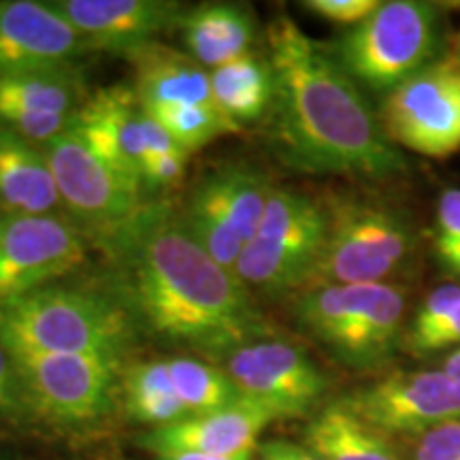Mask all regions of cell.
Wrapping results in <instances>:
<instances>
[{"label":"cell","mask_w":460,"mask_h":460,"mask_svg":"<svg viewBox=\"0 0 460 460\" xmlns=\"http://www.w3.org/2000/svg\"><path fill=\"white\" fill-rule=\"evenodd\" d=\"M267 43L273 139L288 166L373 180L405 171V158L354 79L290 15L269 24Z\"/></svg>","instance_id":"cell-2"},{"label":"cell","mask_w":460,"mask_h":460,"mask_svg":"<svg viewBox=\"0 0 460 460\" xmlns=\"http://www.w3.org/2000/svg\"><path fill=\"white\" fill-rule=\"evenodd\" d=\"M450 348H460V303L458 307L447 315L444 324L430 332L427 339H422L410 354L418 356V358H424V356L444 352V349Z\"/></svg>","instance_id":"cell-33"},{"label":"cell","mask_w":460,"mask_h":460,"mask_svg":"<svg viewBox=\"0 0 460 460\" xmlns=\"http://www.w3.org/2000/svg\"><path fill=\"white\" fill-rule=\"evenodd\" d=\"M261 460H322L307 446L292 444V441H267L258 446Z\"/></svg>","instance_id":"cell-36"},{"label":"cell","mask_w":460,"mask_h":460,"mask_svg":"<svg viewBox=\"0 0 460 460\" xmlns=\"http://www.w3.org/2000/svg\"><path fill=\"white\" fill-rule=\"evenodd\" d=\"M326 237V207L292 188H273L256 234L243 247L237 278L264 295L307 286Z\"/></svg>","instance_id":"cell-7"},{"label":"cell","mask_w":460,"mask_h":460,"mask_svg":"<svg viewBox=\"0 0 460 460\" xmlns=\"http://www.w3.org/2000/svg\"><path fill=\"white\" fill-rule=\"evenodd\" d=\"M410 460H460V418L416 437Z\"/></svg>","instance_id":"cell-30"},{"label":"cell","mask_w":460,"mask_h":460,"mask_svg":"<svg viewBox=\"0 0 460 460\" xmlns=\"http://www.w3.org/2000/svg\"><path fill=\"white\" fill-rule=\"evenodd\" d=\"M407 292L394 284L307 288L295 318L307 335L352 369L386 365L402 348Z\"/></svg>","instance_id":"cell-4"},{"label":"cell","mask_w":460,"mask_h":460,"mask_svg":"<svg viewBox=\"0 0 460 460\" xmlns=\"http://www.w3.org/2000/svg\"><path fill=\"white\" fill-rule=\"evenodd\" d=\"M169 371L188 416L220 411L243 401L226 369L209 362L175 356L169 358Z\"/></svg>","instance_id":"cell-26"},{"label":"cell","mask_w":460,"mask_h":460,"mask_svg":"<svg viewBox=\"0 0 460 460\" xmlns=\"http://www.w3.org/2000/svg\"><path fill=\"white\" fill-rule=\"evenodd\" d=\"M88 256L82 230L62 216H0V303L51 286Z\"/></svg>","instance_id":"cell-12"},{"label":"cell","mask_w":460,"mask_h":460,"mask_svg":"<svg viewBox=\"0 0 460 460\" xmlns=\"http://www.w3.org/2000/svg\"><path fill=\"white\" fill-rule=\"evenodd\" d=\"M135 324L115 296L45 286L0 303V345L9 352L92 354L122 358Z\"/></svg>","instance_id":"cell-3"},{"label":"cell","mask_w":460,"mask_h":460,"mask_svg":"<svg viewBox=\"0 0 460 460\" xmlns=\"http://www.w3.org/2000/svg\"><path fill=\"white\" fill-rule=\"evenodd\" d=\"M60 205L43 147L0 126V211L9 216H51Z\"/></svg>","instance_id":"cell-20"},{"label":"cell","mask_w":460,"mask_h":460,"mask_svg":"<svg viewBox=\"0 0 460 460\" xmlns=\"http://www.w3.org/2000/svg\"><path fill=\"white\" fill-rule=\"evenodd\" d=\"M75 126L102 160L141 183L146 146L143 109L135 88L113 85L99 90L75 115Z\"/></svg>","instance_id":"cell-18"},{"label":"cell","mask_w":460,"mask_h":460,"mask_svg":"<svg viewBox=\"0 0 460 460\" xmlns=\"http://www.w3.org/2000/svg\"><path fill=\"white\" fill-rule=\"evenodd\" d=\"M216 105L234 126L256 122L271 111L275 77L269 60L245 54L220 68L209 71Z\"/></svg>","instance_id":"cell-23"},{"label":"cell","mask_w":460,"mask_h":460,"mask_svg":"<svg viewBox=\"0 0 460 460\" xmlns=\"http://www.w3.org/2000/svg\"><path fill=\"white\" fill-rule=\"evenodd\" d=\"M45 158L54 172L60 203L79 228L96 239L113 233L141 209L143 188L88 146L73 126L48 146Z\"/></svg>","instance_id":"cell-9"},{"label":"cell","mask_w":460,"mask_h":460,"mask_svg":"<svg viewBox=\"0 0 460 460\" xmlns=\"http://www.w3.org/2000/svg\"><path fill=\"white\" fill-rule=\"evenodd\" d=\"M305 446L322 460H402L396 447L343 401L326 405L305 429Z\"/></svg>","instance_id":"cell-22"},{"label":"cell","mask_w":460,"mask_h":460,"mask_svg":"<svg viewBox=\"0 0 460 460\" xmlns=\"http://www.w3.org/2000/svg\"><path fill=\"white\" fill-rule=\"evenodd\" d=\"M386 437H416L460 418V382L439 371H394L341 399Z\"/></svg>","instance_id":"cell-14"},{"label":"cell","mask_w":460,"mask_h":460,"mask_svg":"<svg viewBox=\"0 0 460 460\" xmlns=\"http://www.w3.org/2000/svg\"><path fill=\"white\" fill-rule=\"evenodd\" d=\"M58 13L85 45L128 56L175 22L181 7L166 0H54Z\"/></svg>","instance_id":"cell-16"},{"label":"cell","mask_w":460,"mask_h":460,"mask_svg":"<svg viewBox=\"0 0 460 460\" xmlns=\"http://www.w3.org/2000/svg\"><path fill=\"white\" fill-rule=\"evenodd\" d=\"M439 13L420 0H390L354 26L337 45L339 65L373 92H388L433 65Z\"/></svg>","instance_id":"cell-6"},{"label":"cell","mask_w":460,"mask_h":460,"mask_svg":"<svg viewBox=\"0 0 460 460\" xmlns=\"http://www.w3.org/2000/svg\"><path fill=\"white\" fill-rule=\"evenodd\" d=\"M128 58L135 66V94L143 111L188 105L217 107L209 71L194 58L156 41L143 45Z\"/></svg>","instance_id":"cell-19"},{"label":"cell","mask_w":460,"mask_h":460,"mask_svg":"<svg viewBox=\"0 0 460 460\" xmlns=\"http://www.w3.org/2000/svg\"><path fill=\"white\" fill-rule=\"evenodd\" d=\"M254 454H245V456H207V454L197 452H171L158 456V460H252Z\"/></svg>","instance_id":"cell-37"},{"label":"cell","mask_w":460,"mask_h":460,"mask_svg":"<svg viewBox=\"0 0 460 460\" xmlns=\"http://www.w3.org/2000/svg\"><path fill=\"white\" fill-rule=\"evenodd\" d=\"M460 303V284H444L435 288L430 295L418 305L416 314L405 329V337H402V349L411 352L416 345L427 339L435 329L447 320L454 309Z\"/></svg>","instance_id":"cell-29"},{"label":"cell","mask_w":460,"mask_h":460,"mask_svg":"<svg viewBox=\"0 0 460 460\" xmlns=\"http://www.w3.org/2000/svg\"><path fill=\"white\" fill-rule=\"evenodd\" d=\"M379 4H382L379 0H307L303 7L332 24L358 26L376 13Z\"/></svg>","instance_id":"cell-32"},{"label":"cell","mask_w":460,"mask_h":460,"mask_svg":"<svg viewBox=\"0 0 460 460\" xmlns=\"http://www.w3.org/2000/svg\"><path fill=\"white\" fill-rule=\"evenodd\" d=\"M22 402V388L17 379L15 365L11 354L0 345V418H9L20 410Z\"/></svg>","instance_id":"cell-34"},{"label":"cell","mask_w":460,"mask_h":460,"mask_svg":"<svg viewBox=\"0 0 460 460\" xmlns=\"http://www.w3.org/2000/svg\"><path fill=\"white\" fill-rule=\"evenodd\" d=\"M85 48L51 3L0 0V75L60 71Z\"/></svg>","instance_id":"cell-15"},{"label":"cell","mask_w":460,"mask_h":460,"mask_svg":"<svg viewBox=\"0 0 460 460\" xmlns=\"http://www.w3.org/2000/svg\"><path fill=\"white\" fill-rule=\"evenodd\" d=\"M273 186L254 166L226 164L194 183L181 220L217 264L237 273L243 247L256 234Z\"/></svg>","instance_id":"cell-8"},{"label":"cell","mask_w":460,"mask_h":460,"mask_svg":"<svg viewBox=\"0 0 460 460\" xmlns=\"http://www.w3.org/2000/svg\"><path fill=\"white\" fill-rule=\"evenodd\" d=\"M441 369H444L447 376L454 377V379H458V382H460V348H456L452 354L446 356V360H444V365H441Z\"/></svg>","instance_id":"cell-38"},{"label":"cell","mask_w":460,"mask_h":460,"mask_svg":"<svg viewBox=\"0 0 460 460\" xmlns=\"http://www.w3.org/2000/svg\"><path fill=\"white\" fill-rule=\"evenodd\" d=\"M275 418L250 401L226 410L188 416L163 429H152L139 444L156 456L171 452H197L207 456H245L258 450V437Z\"/></svg>","instance_id":"cell-17"},{"label":"cell","mask_w":460,"mask_h":460,"mask_svg":"<svg viewBox=\"0 0 460 460\" xmlns=\"http://www.w3.org/2000/svg\"><path fill=\"white\" fill-rule=\"evenodd\" d=\"M180 28L188 56L209 71L252 54L256 41L252 11L233 3L199 4L181 13Z\"/></svg>","instance_id":"cell-21"},{"label":"cell","mask_w":460,"mask_h":460,"mask_svg":"<svg viewBox=\"0 0 460 460\" xmlns=\"http://www.w3.org/2000/svg\"><path fill=\"white\" fill-rule=\"evenodd\" d=\"M379 119L394 146L429 158L456 154L460 149V60H435L390 90Z\"/></svg>","instance_id":"cell-11"},{"label":"cell","mask_w":460,"mask_h":460,"mask_svg":"<svg viewBox=\"0 0 460 460\" xmlns=\"http://www.w3.org/2000/svg\"><path fill=\"white\" fill-rule=\"evenodd\" d=\"M326 207V237L307 288L386 284L418 247L402 211L377 200L339 197Z\"/></svg>","instance_id":"cell-5"},{"label":"cell","mask_w":460,"mask_h":460,"mask_svg":"<svg viewBox=\"0 0 460 460\" xmlns=\"http://www.w3.org/2000/svg\"><path fill=\"white\" fill-rule=\"evenodd\" d=\"M96 243L135 329L220 358L273 337L250 288L207 254L169 203H146Z\"/></svg>","instance_id":"cell-1"},{"label":"cell","mask_w":460,"mask_h":460,"mask_svg":"<svg viewBox=\"0 0 460 460\" xmlns=\"http://www.w3.org/2000/svg\"><path fill=\"white\" fill-rule=\"evenodd\" d=\"M172 137L183 152L205 147L217 137L239 128L217 107L188 105V107H160L146 111Z\"/></svg>","instance_id":"cell-27"},{"label":"cell","mask_w":460,"mask_h":460,"mask_svg":"<svg viewBox=\"0 0 460 460\" xmlns=\"http://www.w3.org/2000/svg\"><path fill=\"white\" fill-rule=\"evenodd\" d=\"M9 352V349H7ZM22 399L58 424H84L113 407L122 358L92 354L9 352Z\"/></svg>","instance_id":"cell-10"},{"label":"cell","mask_w":460,"mask_h":460,"mask_svg":"<svg viewBox=\"0 0 460 460\" xmlns=\"http://www.w3.org/2000/svg\"><path fill=\"white\" fill-rule=\"evenodd\" d=\"M84 88L71 68L0 75V119L20 113H77Z\"/></svg>","instance_id":"cell-24"},{"label":"cell","mask_w":460,"mask_h":460,"mask_svg":"<svg viewBox=\"0 0 460 460\" xmlns=\"http://www.w3.org/2000/svg\"><path fill=\"white\" fill-rule=\"evenodd\" d=\"M143 146H146V158L181 149L175 141H172L169 132H166L156 119L149 118L146 111H143Z\"/></svg>","instance_id":"cell-35"},{"label":"cell","mask_w":460,"mask_h":460,"mask_svg":"<svg viewBox=\"0 0 460 460\" xmlns=\"http://www.w3.org/2000/svg\"><path fill=\"white\" fill-rule=\"evenodd\" d=\"M188 156L190 154L183 149L147 156L141 166V188L149 190V192H163V190L175 186L186 171Z\"/></svg>","instance_id":"cell-31"},{"label":"cell","mask_w":460,"mask_h":460,"mask_svg":"<svg viewBox=\"0 0 460 460\" xmlns=\"http://www.w3.org/2000/svg\"><path fill=\"white\" fill-rule=\"evenodd\" d=\"M224 360L241 396L275 420L309 416L329 386L315 362L301 348L281 339L252 341Z\"/></svg>","instance_id":"cell-13"},{"label":"cell","mask_w":460,"mask_h":460,"mask_svg":"<svg viewBox=\"0 0 460 460\" xmlns=\"http://www.w3.org/2000/svg\"><path fill=\"white\" fill-rule=\"evenodd\" d=\"M433 252L441 271L460 279V188L444 190L437 200Z\"/></svg>","instance_id":"cell-28"},{"label":"cell","mask_w":460,"mask_h":460,"mask_svg":"<svg viewBox=\"0 0 460 460\" xmlns=\"http://www.w3.org/2000/svg\"><path fill=\"white\" fill-rule=\"evenodd\" d=\"M128 416L139 424L163 429L188 418L172 384L169 360H143L132 365L122 379Z\"/></svg>","instance_id":"cell-25"}]
</instances>
